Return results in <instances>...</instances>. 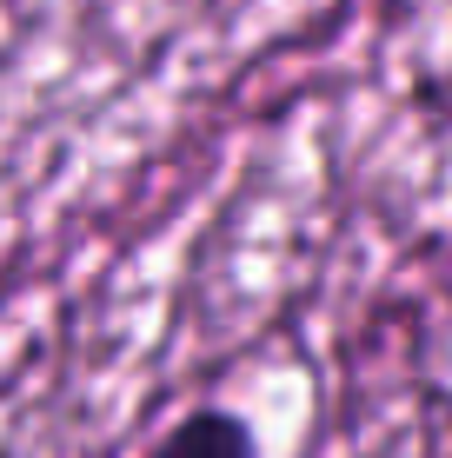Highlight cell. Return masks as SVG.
I'll use <instances>...</instances> for the list:
<instances>
[{"instance_id":"obj_1","label":"cell","mask_w":452,"mask_h":458,"mask_svg":"<svg viewBox=\"0 0 452 458\" xmlns=\"http://www.w3.org/2000/svg\"><path fill=\"white\" fill-rule=\"evenodd\" d=\"M140 458H260V432L240 405L207 399V405H186L180 419H166Z\"/></svg>"}]
</instances>
